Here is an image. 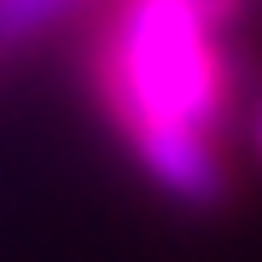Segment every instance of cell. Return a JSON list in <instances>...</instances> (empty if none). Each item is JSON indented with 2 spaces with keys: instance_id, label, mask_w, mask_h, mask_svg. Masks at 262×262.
I'll return each mask as SVG.
<instances>
[{
  "instance_id": "3",
  "label": "cell",
  "mask_w": 262,
  "mask_h": 262,
  "mask_svg": "<svg viewBox=\"0 0 262 262\" xmlns=\"http://www.w3.org/2000/svg\"><path fill=\"white\" fill-rule=\"evenodd\" d=\"M251 140H256V158H262V105H256V128H251Z\"/></svg>"
},
{
  "instance_id": "2",
  "label": "cell",
  "mask_w": 262,
  "mask_h": 262,
  "mask_svg": "<svg viewBox=\"0 0 262 262\" xmlns=\"http://www.w3.org/2000/svg\"><path fill=\"white\" fill-rule=\"evenodd\" d=\"M82 6L88 0H0V58H6V64L24 58L29 47H41L53 29H64Z\"/></svg>"
},
{
  "instance_id": "4",
  "label": "cell",
  "mask_w": 262,
  "mask_h": 262,
  "mask_svg": "<svg viewBox=\"0 0 262 262\" xmlns=\"http://www.w3.org/2000/svg\"><path fill=\"white\" fill-rule=\"evenodd\" d=\"M0 70H6V58H0Z\"/></svg>"
},
{
  "instance_id": "5",
  "label": "cell",
  "mask_w": 262,
  "mask_h": 262,
  "mask_svg": "<svg viewBox=\"0 0 262 262\" xmlns=\"http://www.w3.org/2000/svg\"><path fill=\"white\" fill-rule=\"evenodd\" d=\"M251 6H262V0H251Z\"/></svg>"
},
{
  "instance_id": "1",
  "label": "cell",
  "mask_w": 262,
  "mask_h": 262,
  "mask_svg": "<svg viewBox=\"0 0 262 262\" xmlns=\"http://www.w3.org/2000/svg\"><path fill=\"white\" fill-rule=\"evenodd\" d=\"M251 0H111L88 53L94 105L134 169L187 210L233 192V29Z\"/></svg>"
}]
</instances>
